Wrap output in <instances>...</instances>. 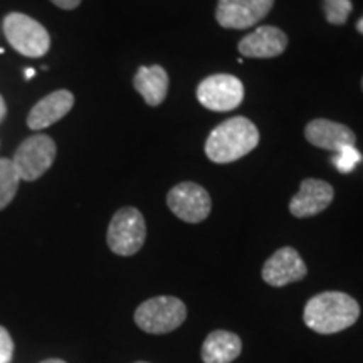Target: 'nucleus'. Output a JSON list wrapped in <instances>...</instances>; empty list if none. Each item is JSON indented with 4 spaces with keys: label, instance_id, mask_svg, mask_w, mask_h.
<instances>
[{
    "label": "nucleus",
    "instance_id": "1",
    "mask_svg": "<svg viewBox=\"0 0 363 363\" xmlns=\"http://www.w3.org/2000/svg\"><path fill=\"white\" fill-rule=\"evenodd\" d=\"M360 316V306L350 294L325 291L313 296L305 306L303 320L308 328L321 335H333L350 328Z\"/></svg>",
    "mask_w": 363,
    "mask_h": 363
},
{
    "label": "nucleus",
    "instance_id": "2",
    "mask_svg": "<svg viewBox=\"0 0 363 363\" xmlns=\"http://www.w3.org/2000/svg\"><path fill=\"white\" fill-rule=\"evenodd\" d=\"M259 145V130L251 120L234 116L216 126L206 142V155L214 163H230Z\"/></svg>",
    "mask_w": 363,
    "mask_h": 363
},
{
    "label": "nucleus",
    "instance_id": "3",
    "mask_svg": "<svg viewBox=\"0 0 363 363\" xmlns=\"http://www.w3.org/2000/svg\"><path fill=\"white\" fill-rule=\"evenodd\" d=\"M4 34L9 44L26 57H43L51 48V35L48 29L33 17L12 12L4 19Z\"/></svg>",
    "mask_w": 363,
    "mask_h": 363
},
{
    "label": "nucleus",
    "instance_id": "4",
    "mask_svg": "<svg viewBox=\"0 0 363 363\" xmlns=\"http://www.w3.org/2000/svg\"><path fill=\"white\" fill-rule=\"evenodd\" d=\"M187 318V306L179 298L157 296L143 301L135 311L138 328L152 335L170 333L179 328Z\"/></svg>",
    "mask_w": 363,
    "mask_h": 363
},
{
    "label": "nucleus",
    "instance_id": "5",
    "mask_svg": "<svg viewBox=\"0 0 363 363\" xmlns=\"http://www.w3.org/2000/svg\"><path fill=\"white\" fill-rule=\"evenodd\" d=\"M147 239V224L138 208L123 207L113 216L108 227V247L118 256H133L143 247Z\"/></svg>",
    "mask_w": 363,
    "mask_h": 363
},
{
    "label": "nucleus",
    "instance_id": "6",
    "mask_svg": "<svg viewBox=\"0 0 363 363\" xmlns=\"http://www.w3.org/2000/svg\"><path fill=\"white\" fill-rule=\"evenodd\" d=\"M56 153V143L51 136L34 135L21 143L12 163L21 180L34 182L51 169Z\"/></svg>",
    "mask_w": 363,
    "mask_h": 363
},
{
    "label": "nucleus",
    "instance_id": "7",
    "mask_svg": "<svg viewBox=\"0 0 363 363\" xmlns=\"http://www.w3.org/2000/svg\"><path fill=\"white\" fill-rule=\"evenodd\" d=\"M197 99L211 111H233L242 103L244 84L230 74H212L197 86Z\"/></svg>",
    "mask_w": 363,
    "mask_h": 363
},
{
    "label": "nucleus",
    "instance_id": "8",
    "mask_svg": "<svg viewBox=\"0 0 363 363\" xmlns=\"http://www.w3.org/2000/svg\"><path fill=\"white\" fill-rule=\"evenodd\" d=\"M167 203L179 219L189 224H199L206 220L212 208L211 195L194 182H182L175 185L167 195Z\"/></svg>",
    "mask_w": 363,
    "mask_h": 363
},
{
    "label": "nucleus",
    "instance_id": "9",
    "mask_svg": "<svg viewBox=\"0 0 363 363\" xmlns=\"http://www.w3.org/2000/svg\"><path fill=\"white\" fill-rule=\"evenodd\" d=\"M274 0H219L216 19L224 29H247L271 12Z\"/></svg>",
    "mask_w": 363,
    "mask_h": 363
},
{
    "label": "nucleus",
    "instance_id": "10",
    "mask_svg": "<svg viewBox=\"0 0 363 363\" xmlns=\"http://www.w3.org/2000/svg\"><path fill=\"white\" fill-rule=\"evenodd\" d=\"M308 274V267L299 252L293 247H281L262 266V279L269 286L281 288L301 281Z\"/></svg>",
    "mask_w": 363,
    "mask_h": 363
},
{
    "label": "nucleus",
    "instance_id": "11",
    "mask_svg": "<svg viewBox=\"0 0 363 363\" xmlns=\"http://www.w3.org/2000/svg\"><path fill=\"white\" fill-rule=\"evenodd\" d=\"M335 190L328 182L306 179L301 182L299 192L289 202V212L298 219L318 216L333 202Z\"/></svg>",
    "mask_w": 363,
    "mask_h": 363
},
{
    "label": "nucleus",
    "instance_id": "12",
    "mask_svg": "<svg viewBox=\"0 0 363 363\" xmlns=\"http://www.w3.org/2000/svg\"><path fill=\"white\" fill-rule=\"evenodd\" d=\"M288 48V35L279 27L261 26L251 34L244 35L238 45L244 57L269 59L278 57Z\"/></svg>",
    "mask_w": 363,
    "mask_h": 363
},
{
    "label": "nucleus",
    "instance_id": "13",
    "mask_svg": "<svg viewBox=\"0 0 363 363\" xmlns=\"http://www.w3.org/2000/svg\"><path fill=\"white\" fill-rule=\"evenodd\" d=\"M305 136L313 147L335 153L348 145H355L357 142L355 133L347 125L325 120V118H316L310 121L305 128Z\"/></svg>",
    "mask_w": 363,
    "mask_h": 363
},
{
    "label": "nucleus",
    "instance_id": "14",
    "mask_svg": "<svg viewBox=\"0 0 363 363\" xmlns=\"http://www.w3.org/2000/svg\"><path fill=\"white\" fill-rule=\"evenodd\" d=\"M74 106V96L71 91L57 89L40 99L33 106L27 116V126L30 130H44L57 123Z\"/></svg>",
    "mask_w": 363,
    "mask_h": 363
},
{
    "label": "nucleus",
    "instance_id": "15",
    "mask_svg": "<svg viewBox=\"0 0 363 363\" xmlns=\"http://www.w3.org/2000/svg\"><path fill=\"white\" fill-rule=\"evenodd\" d=\"M135 89L142 94L148 106H158L169 93V74L162 66H142L133 79Z\"/></svg>",
    "mask_w": 363,
    "mask_h": 363
},
{
    "label": "nucleus",
    "instance_id": "16",
    "mask_svg": "<svg viewBox=\"0 0 363 363\" xmlns=\"http://www.w3.org/2000/svg\"><path fill=\"white\" fill-rule=\"evenodd\" d=\"M242 352V342L235 333L225 330L212 331L202 345L203 363H230Z\"/></svg>",
    "mask_w": 363,
    "mask_h": 363
},
{
    "label": "nucleus",
    "instance_id": "17",
    "mask_svg": "<svg viewBox=\"0 0 363 363\" xmlns=\"http://www.w3.org/2000/svg\"><path fill=\"white\" fill-rule=\"evenodd\" d=\"M19 182V174H17L12 160L0 158V211L6 208L12 202V199L16 197Z\"/></svg>",
    "mask_w": 363,
    "mask_h": 363
},
{
    "label": "nucleus",
    "instance_id": "18",
    "mask_svg": "<svg viewBox=\"0 0 363 363\" xmlns=\"http://www.w3.org/2000/svg\"><path fill=\"white\" fill-rule=\"evenodd\" d=\"M325 17L330 24L343 26L353 11L352 0H323Z\"/></svg>",
    "mask_w": 363,
    "mask_h": 363
},
{
    "label": "nucleus",
    "instance_id": "19",
    "mask_svg": "<svg viewBox=\"0 0 363 363\" xmlns=\"http://www.w3.org/2000/svg\"><path fill=\"white\" fill-rule=\"evenodd\" d=\"M331 162H333V165L337 167L338 172H342V174H350L358 163L362 162V153L355 148V145H348V147L338 150Z\"/></svg>",
    "mask_w": 363,
    "mask_h": 363
},
{
    "label": "nucleus",
    "instance_id": "20",
    "mask_svg": "<svg viewBox=\"0 0 363 363\" xmlns=\"http://www.w3.org/2000/svg\"><path fill=\"white\" fill-rule=\"evenodd\" d=\"M13 357V342L9 331L0 326V363H11Z\"/></svg>",
    "mask_w": 363,
    "mask_h": 363
},
{
    "label": "nucleus",
    "instance_id": "21",
    "mask_svg": "<svg viewBox=\"0 0 363 363\" xmlns=\"http://www.w3.org/2000/svg\"><path fill=\"white\" fill-rule=\"evenodd\" d=\"M51 2L59 9H65V11H74L81 4V0H51Z\"/></svg>",
    "mask_w": 363,
    "mask_h": 363
},
{
    "label": "nucleus",
    "instance_id": "22",
    "mask_svg": "<svg viewBox=\"0 0 363 363\" xmlns=\"http://www.w3.org/2000/svg\"><path fill=\"white\" fill-rule=\"evenodd\" d=\"M7 115V106H6V101H4L2 94H0V123L4 121V118Z\"/></svg>",
    "mask_w": 363,
    "mask_h": 363
},
{
    "label": "nucleus",
    "instance_id": "23",
    "mask_svg": "<svg viewBox=\"0 0 363 363\" xmlns=\"http://www.w3.org/2000/svg\"><path fill=\"white\" fill-rule=\"evenodd\" d=\"M24 74H26V79H33L34 74H35V71L34 69H26Z\"/></svg>",
    "mask_w": 363,
    "mask_h": 363
},
{
    "label": "nucleus",
    "instance_id": "24",
    "mask_svg": "<svg viewBox=\"0 0 363 363\" xmlns=\"http://www.w3.org/2000/svg\"><path fill=\"white\" fill-rule=\"evenodd\" d=\"M40 363H66L65 360H59V358H49V360H44Z\"/></svg>",
    "mask_w": 363,
    "mask_h": 363
},
{
    "label": "nucleus",
    "instance_id": "25",
    "mask_svg": "<svg viewBox=\"0 0 363 363\" xmlns=\"http://www.w3.org/2000/svg\"><path fill=\"white\" fill-rule=\"evenodd\" d=\"M357 30H358V33H360V34H363V17H362L360 21L357 22Z\"/></svg>",
    "mask_w": 363,
    "mask_h": 363
},
{
    "label": "nucleus",
    "instance_id": "26",
    "mask_svg": "<svg viewBox=\"0 0 363 363\" xmlns=\"http://www.w3.org/2000/svg\"><path fill=\"white\" fill-rule=\"evenodd\" d=\"M135 363H147V362H135Z\"/></svg>",
    "mask_w": 363,
    "mask_h": 363
},
{
    "label": "nucleus",
    "instance_id": "27",
    "mask_svg": "<svg viewBox=\"0 0 363 363\" xmlns=\"http://www.w3.org/2000/svg\"><path fill=\"white\" fill-rule=\"evenodd\" d=\"M362 89H363V78H362Z\"/></svg>",
    "mask_w": 363,
    "mask_h": 363
}]
</instances>
